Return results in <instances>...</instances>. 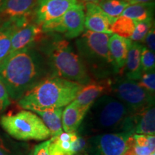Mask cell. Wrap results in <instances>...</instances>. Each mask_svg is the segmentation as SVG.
I'll use <instances>...</instances> for the list:
<instances>
[{
    "instance_id": "6da1fadb",
    "label": "cell",
    "mask_w": 155,
    "mask_h": 155,
    "mask_svg": "<svg viewBox=\"0 0 155 155\" xmlns=\"http://www.w3.org/2000/svg\"><path fill=\"white\" fill-rule=\"evenodd\" d=\"M53 75L47 58L35 45L11 53L0 63V81L10 99L16 101L40 81Z\"/></svg>"
},
{
    "instance_id": "7a4b0ae2",
    "label": "cell",
    "mask_w": 155,
    "mask_h": 155,
    "mask_svg": "<svg viewBox=\"0 0 155 155\" xmlns=\"http://www.w3.org/2000/svg\"><path fill=\"white\" fill-rule=\"evenodd\" d=\"M136 114L114 96L104 95L90 106L77 131L86 137L104 133L134 134Z\"/></svg>"
},
{
    "instance_id": "3957f363",
    "label": "cell",
    "mask_w": 155,
    "mask_h": 155,
    "mask_svg": "<svg viewBox=\"0 0 155 155\" xmlns=\"http://www.w3.org/2000/svg\"><path fill=\"white\" fill-rule=\"evenodd\" d=\"M47 58L53 75L84 85L94 80L75 48L58 33H46L38 43Z\"/></svg>"
},
{
    "instance_id": "277c9868",
    "label": "cell",
    "mask_w": 155,
    "mask_h": 155,
    "mask_svg": "<svg viewBox=\"0 0 155 155\" xmlns=\"http://www.w3.org/2000/svg\"><path fill=\"white\" fill-rule=\"evenodd\" d=\"M82 87L78 83L53 75L25 93L17 103L22 108L33 112L64 108L75 99Z\"/></svg>"
},
{
    "instance_id": "5b68a950",
    "label": "cell",
    "mask_w": 155,
    "mask_h": 155,
    "mask_svg": "<svg viewBox=\"0 0 155 155\" xmlns=\"http://www.w3.org/2000/svg\"><path fill=\"white\" fill-rule=\"evenodd\" d=\"M111 35L86 30L75 40V48L94 80L118 75L108 49Z\"/></svg>"
},
{
    "instance_id": "8992f818",
    "label": "cell",
    "mask_w": 155,
    "mask_h": 155,
    "mask_svg": "<svg viewBox=\"0 0 155 155\" xmlns=\"http://www.w3.org/2000/svg\"><path fill=\"white\" fill-rule=\"evenodd\" d=\"M0 125L10 137L18 141H45L51 137L41 118L28 110L2 116Z\"/></svg>"
},
{
    "instance_id": "52a82bcc",
    "label": "cell",
    "mask_w": 155,
    "mask_h": 155,
    "mask_svg": "<svg viewBox=\"0 0 155 155\" xmlns=\"http://www.w3.org/2000/svg\"><path fill=\"white\" fill-rule=\"evenodd\" d=\"M109 95L123 103L135 114L154 106V96L141 88L137 81L122 75L111 78Z\"/></svg>"
},
{
    "instance_id": "ba28073f",
    "label": "cell",
    "mask_w": 155,
    "mask_h": 155,
    "mask_svg": "<svg viewBox=\"0 0 155 155\" xmlns=\"http://www.w3.org/2000/svg\"><path fill=\"white\" fill-rule=\"evenodd\" d=\"M85 7L79 2L59 18L42 25L45 33L63 34L67 40L77 38L85 30Z\"/></svg>"
},
{
    "instance_id": "9c48e42d",
    "label": "cell",
    "mask_w": 155,
    "mask_h": 155,
    "mask_svg": "<svg viewBox=\"0 0 155 155\" xmlns=\"http://www.w3.org/2000/svg\"><path fill=\"white\" fill-rule=\"evenodd\" d=\"M134 134L129 132L104 133L87 137L88 155H124L128 139Z\"/></svg>"
},
{
    "instance_id": "30bf717a",
    "label": "cell",
    "mask_w": 155,
    "mask_h": 155,
    "mask_svg": "<svg viewBox=\"0 0 155 155\" xmlns=\"http://www.w3.org/2000/svg\"><path fill=\"white\" fill-rule=\"evenodd\" d=\"M50 155H88L87 153V137L78 131L62 132L51 137Z\"/></svg>"
},
{
    "instance_id": "8fae6325",
    "label": "cell",
    "mask_w": 155,
    "mask_h": 155,
    "mask_svg": "<svg viewBox=\"0 0 155 155\" xmlns=\"http://www.w3.org/2000/svg\"><path fill=\"white\" fill-rule=\"evenodd\" d=\"M79 2V0H37L32 13V20L42 25L63 16Z\"/></svg>"
},
{
    "instance_id": "7c38bea8",
    "label": "cell",
    "mask_w": 155,
    "mask_h": 155,
    "mask_svg": "<svg viewBox=\"0 0 155 155\" xmlns=\"http://www.w3.org/2000/svg\"><path fill=\"white\" fill-rule=\"evenodd\" d=\"M45 35L41 25L36 24L33 20L18 25L12 37L10 53L38 44Z\"/></svg>"
},
{
    "instance_id": "4fadbf2b",
    "label": "cell",
    "mask_w": 155,
    "mask_h": 155,
    "mask_svg": "<svg viewBox=\"0 0 155 155\" xmlns=\"http://www.w3.org/2000/svg\"><path fill=\"white\" fill-rule=\"evenodd\" d=\"M85 29L92 32L111 35V27L116 19L104 12L97 4L86 3Z\"/></svg>"
},
{
    "instance_id": "5bb4252c",
    "label": "cell",
    "mask_w": 155,
    "mask_h": 155,
    "mask_svg": "<svg viewBox=\"0 0 155 155\" xmlns=\"http://www.w3.org/2000/svg\"><path fill=\"white\" fill-rule=\"evenodd\" d=\"M111 78L93 80L83 86L74 100L79 105L90 107L96 99L104 95H109Z\"/></svg>"
},
{
    "instance_id": "9a60e30c",
    "label": "cell",
    "mask_w": 155,
    "mask_h": 155,
    "mask_svg": "<svg viewBox=\"0 0 155 155\" xmlns=\"http://www.w3.org/2000/svg\"><path fill=\"white\" fill-rule=\"evenodd\" d=\"M132 41L129 38H125L113 34L108 40V49L115 66L118 75H120L124 67L126 61Z\"/></svg>"
},
{
    "instance_id": "2e32d148",
    "label": "cell",
    "mask_w": 155,
    "mask_h": 155,
    "mask_svg": "<svg viewBox=\"0 0 155 155\" xmlns=\"http://www.w3.org/2000/svg\"><path fill=\"white\" fill-rule=\"evenodd\" d=\"M37 0H2L0 2V17L16 19L32 15Z\"/></svg>"
},
{
    "instance_id": "e0dca14e",
    "label": "cell",
    "mask_w": 155,
    "mask_h": 155,
    "mask_svg": "<svg viewBox=\"0 0 155 155\" xmlns=\"http://www.w3.org/2000/svg\"><path fill=\"white\" fill-rule=\"evenodd\" d=\"M89 108L79 105L74 101L65 107L62 114V127L65 132H73L78 129Z\"/></svg>"
},
{
    "instance_id": "ac0fdd59",
    "label": "cell",
    "mask_w": 155,
    "mask_h": 155,
    "mask_svg": "<svg viewBox=\"0 0 155 155\" xmlns=\"http://www.w3.org/2000/svg\"><path fill=\"white\" fill-rule=\"evenodd\" d=\"M143 45L140 42H132L127 58L124 67L120 75L129 80L137 81L142 75L141 66V55Z\"/></svg>"
},
{
    "instance_id": "d6986e66",
    "label": "cell",
    "mask_w": 155,
    "mask_h": 155,
    "mask_svg": "<svg viewBox=\"0 0 155 155\" xmlns=\"http://www.w3.org/2000/svg\"><path fill=\"white\" fill-rule=\"evenodd\" d=\"M63 108H48V109L35 111L34 113L40 116L48 128L51 134V137H56L63 132L62 127V114Z\"/></svg>"
},
{
    "instance_id": "ffe728a7",
    "label": "cell",
    "mask_w": 155,
    "mask_h": 155,
    "mask_svg": "<svg viewBox=\"0 0 155 155\" xmlns=\"http://www.w3.org/2000/svg\"><path fill=\"white\" fill-rule=\"evenodd\" d=\"M134 134L154 136L155 108L151 106L136 114Z\"/></svg>"
},
{
    "instance_id": "44dd1931",
    "label": "cell",
    "mask_w": 155,
    "mask_h": 155,
    "mask_svg": "<svg viewBox=\"0 0 155 155\" xmlns=\"http://www.w3.org/2000/svg\"><path fill=\"white\" fill-rule=\"evenodd\" d=\"M34 147L29 143L18 142L6 135H0V155H32Z\"/></svg>"
},
{
    "instance_id": "7402d4cb",
    "label": "cell",
    "mask_w": 155,
    "mask_h": 155,
    "mask_svg": "<svg viewBox=\"0 0 155 155\" xmlns=\"http://www.w3.org/2000/svg\"><path fill=\"white\" fill-rule=\"evenodd\" d=\"M19 25L18 19H8L0 26V63L10 53L12 37Z\"/></svg>"
},
{
    "instance_id": "603a6c76",
    "label": "cell",
    "mask_w": 155,
    "mask_h": 155,
    "mask_svg": "<svg viewBox=\"0 0 155 155\" xmlns=\"http://www.w3.org/2000/svg\"><path fill=\"white\" fill-rule=\"evenodd\" d=\"M154 10V2L139 3L129 5L122 12L121 16L132 19L133 20L144 21L153 18Z\"/></svg>"
},
{
    "instance_id": "cb8c5ba5",
    "label": "cell",
    "mask_w": 155,
    "mask_h": 155,
    "mask_svg": "<svg viewBox=\"0 0 155 155\" xmlns=\"http://www.w3.org/2000/svg\"><path fill=\"white\" fill-rule=\"evenodd\" d=\"M137 21L124 16H120L116 19L111 27L112 34L130 39L134 30Z\"/></svg>"
},
{
    "instance_id": "d4e9b609",
    "label": "cell",
    "mask_w": 155,
    "mask_h": 155,
    "mask_svg": "<svg viewBox=\"0 0 155 155\" xmlns=\"http://www.w3.org/2000/svg\"><path fill=\"white\" fill-rule=\"evenodd\" d=\"M97 5L108 16L116 19L121 16L129 4L122 0H101Z\"/></svg>"
},
{
    "instance_id": "484cf974",
    "label": "cell",
    "mask_w": 155,
    "mask_h": 155,
    "mask_svg": "<svg viewBox=\"0 0 155 155\" xmlns=\"http://www.w3.org/2000/svg\"><path fill=\"white\" fill-rule=\"evenodd\" d=\"M154 25L153 18L137 22L134 30L132 35L131 36L130 40L132 42H143L145 37L147 36L149 31Z\"/></svg>"
},
{
    "instance_id": "4316f807",
    "label": "cell",
    "mask_w": 155,
    "mask_h": 155,
    "mask_svg": "<svg viewBox=\"0 0 155 155\" xmlns=\"http://www.w3.org/2000/svg\"><path fill=\"white\" fill-rule=\"evenodd\" d=\"M141 66L142 73L155 71L154 53L145 46H143L141 50Z\"/></svg>"
},
{
    "instance_id": "83f0119b",
    "label": "cell",
    "mask_w": 155,
    "mask_h": 155,
    "mask_svg": "<svg viewBox=\"0 0 155 155\" xmlns=\"http://www.w3.org/2000/svg\"><path fill=\"white\" fill-rule=\"evenodd\" d=\"M137 83L141 88L154 96L155 93V73L154 71L143 73Z\"/></svg>"
},
{
    "instance_id": "f1b7e54d",
    "label": "cell",
    "mask_w": 155,
    "mask_h": 155,
    "mask_svg": "<svg viewBox=\"0 0 155 155\" xmlns=\"http://www.w3.org/2000/svg\"><path fill=\"white\" fill-rule=\"evenodd\" d=\"M11 99L5 85L0 81V114H2L10 105Z\"/></svg>"
},
{
    "instance_id": "f546056e",
    "label": "cell",
    "mask_w": 155,
    "mask_h": 155,
    "mask_svg": "<svg viewBox=\"0 0 155 155\" xmlns=\"http://www.w3.org/2000/svg\"><path fill=\"white\" fill-rule=\"evenodd\" d=\"M146 45L147 48L150 50L151 51L154 52L155 50V30H154V25L151 28V29L147 33V36L145 37L144 40H143Z\"/></svg>"
},
{
    "instance_id": "4dcf8cb0",
    "label": "cell",
    "mask_w": 155,
    "mask_h": 155,
    "mask_svg": "<svg viewBox=\"0 0 155 155\" xmlns=\"http://www.w3.org/2000/svg\"><path fill=\"white\" fill-rule=\"evenodd\" d=\"M50 144V139L46 140L40 143L34 147L32 155H50L49 147Z\"/></svg>"
},
{
    "instance_id": "1f68e13d",
    "label": "cell",
    "mask_w": 155,
    "mask_h": 155,
    "mask_svg": "<svg viewBox=\"0 0 155 155\" xmlns=\"http://www.w3.org/2000/svg\"><path fill=\"white\" fill-rule=\"evenodd\" d=\"M122 1L126 2L129 3V5H133V4L152 2H154V0H122Z\"/></svg>"
},
{
    "instance_id": "d6a6232c",
    "label": "cell",
    "mask_w": 155,
    "mask_h": 155,
    "mask_svg": "<svg viewBox=\"0 0 155 155\" xmlns=\"http://www.w3.org/2000/svg\"><path fill=\"white\" fill-rule=\"evenodd\" d=\"M80 1V2L83 3V5L86 3H95V4H97L101 0H79Z\"/></svg>"
},
{
    "instance_id": "836d02e7",
    "label": "cell",
    "mask_w": 155,
    "mask_h": 155,
    "mask_svg": "<svg viewBox=\"0 0 155 155\" xmlns=\"http://www.w3.org/2000/svg\"><path fill=\"white\" fill-rule=\"evenodd\" d=\"M124 155H134V154H130V153H129V152H125L124 154ZM150 155H155V152H153V153H152V154H151Z\"/></svg>"
},
{
    "instance_id": "e575fe53",
    "label": "cell",
    "mask_w": 155,
    "mask_h": 155,
    "mask_svg": "<svg viewBox=\"0 0 155 155\" xmlns=\"http://www.w3.org/2000/svg\"><path fill=\"white\" fill-rule=\"evenodd\" d=\"M2 23L1 22H0V26H1V25H2Z\"/></svg>"
},
{
    "instance_id": "d590c367",
    "label": "cell",
    "mask_w": 155,
    "mask_h": 155,
    "mask_svg": "<svg viewBox=\"0 0 155 155\" xmlns=\"http://www.w3.org/2000/svg\"><path fill=\"white\" fill-rule=\"evenodd\" d=\"M2 0H0V2H2Z\"/></svg>"
}]
</instances>
